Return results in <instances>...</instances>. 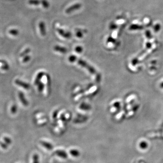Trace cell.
Listing matches in <instances>:
<instances>
[{
    "instance_id": "30",
    "label": "cell",
    "mask_w": 163,
    "mask_h": 163,
    "mask_svg": "<svg viewBox=\"0 0 163 163\" xmlns=\"http://www.w3.org/2000/svg\"><path fill=\"white\" fill-rule=\"evenodd\" d=\"M60 118H61V120H62L63 121H65V120H66V118H65V117L63 114L61 115Z\"/></svg>"
},
{
    "instance_id": "10",
    "label": "cell",
    "mask_w": 163,
    "mask_h": 163,
    "mask_svg": "<svg viewBox=\"0 0 163 163\" xmlns=\"http://www.w3.org/2000/svg\"><path fill=\"white\" fill-rule=\"evenodd\" d=\"M44 74H45L43 72H39V73L38 74L37 76H36V77L35 78V85H38L39 83V82H40V80H41V79L42 78V77H43Z\"/></svg>"
},
{
    "instance_id": "16",
    "label": "cell",
    "mask_w": 163,
    "mask_h": 163,
    "mask_svg": "<svg viewBox=\"0 0 163 163\" xmlns=\"http://www.w3.org/2000/svg\"><path fill=\"white\" fill-rule=\"evenodd\" d=\"M9 34L13 36H17L19 34V31L16 29H11L9 31Z\"/></svg>"
},
{
    "instance_id": "22",
    "label": "cell",
    "mask_w": 163,
    "mask_h": 163,
    "mask_svg": "<svg viewBox=\"0 0 163 163\" xmlns=\"http://www.w3.org/2000/svg\"><path fill=\"white\" fill-rule=\"evenodd\" d=\"M75 51L76 52L78 53H81L83 52V47L81 46H77L75 48Z\"/></svg>"
},
{
    "instance_id": "7",
    "label": "cell",
    "mask_w": 163,
    "mask_h": 163,
    "mask_svg": "<svg viewBox=\"0 0 163 163\" xmlns=\"http://www.w3.org/2000/svg\"><path fill=\"white\" fill-rule=\"evenodd\" d=\"M39 143H40L42 146H43L44 148H45L46 149H47L48 150H52L54 148L52 144H51L49 143V142H48L41 141H40Z\"/></svg>"
},
{
    "instance_id": "19",
    "label": "cell",
    "mask_w": 163,
    "mask_h": 163,
    "mask_svg": "<svg viewBox=\"0 0 163 163\" xmlns=\"http://www.w3.org/2000/svg\"><path fill=\"white\" fill-rule=\"evenodd\" d=\"M31 52V49L30 48H27L25 50H24L23 52L21 53L20 54V56L23 57L26 56L27 54H29Z\"/></svg>"
},
{
    "instance_id": "27",
    "label": "cell",
    "mask_w": 163,
    "mask_h": 163,
    "mask_svg": "<svg viewBox=\"0 0 163 163\" xmlns=\"http://www.w3.org/2000/svg\"><path fill=\"white\" fill-rule=\"evenodd\" d=\"M139 146H140V147L141 148L145 149V148H146L147 147V143L146 142H142V143L140 144V145Z\"/></svg>"
},
{
    "instance_id": "13",
    "label": "cell",
    "mask_w": 163,
    "mask_h": 163,
    "mask_svg": "<svg viewBox=\"0 0 163 163\" xmlns=\"http://www.w3.org/2000/svg\"><path fill=\"white\" fill-rule=\"evenodd\" d=\"M70 154L73 157H78L80 155V152L77 150L74 149V150H70Z\"/></svg>"
},
{
    "instance_id": "6",
    "label": "cell",
    "mask_w": 163,
    "mask_h": 163,
    "mask_svg": "<svg viewBox=\"0 0 163 163\" xmlns=\"http://www.w3.org/2000/svg\"><path fill=\"white\" fill-rule=\"evenodd\" d=\"M54 154L58 156L63 159H67V154L66 152L63 150H57L54 152Z\"/></svg>"
},
{
    "instance_id": "9",
    "label": "cell",
    "mask_w": 163,
    "mask_h": 163,
    "mask_svg": "<svg viewBox=\"0 0 163 163\" xmlns=\"http://www.w3.org/2000/svg\"><path fill=\"white\" fill-rule=\"evenodd\" d=\"M54 50L55 51L59 52L62 54H65L67 52V49L66 48L58 45L54 46Z\"/></svg>"
},
{
    "instance_id": "8",
    "label": "cell",
    "mask_w": 163,
    "mask_h": 163,
    "mask_svg": "<svg viewBox=\"0 0 163 163\" xmlns=\"http://www.w3.org/2000/svg\"><path fill=\"white\" fill-rule=\"evenodd\" d=\"M18 96L20 102L23 105L25 106H27L28 105V102L25 98L24 94L22 92H19L18 94Z\"/></svg>"
},
{
    "instance_id": "3",
    "label": "cell",
    "mask_w": 163,
    "mask_h": 163,
    "mask_svg": "<svg viewBox=\"0 0 163 163\" xmlns=\"http://www.w3.org/2000/svg\"><path fill=\"white\" fill-rule=\"evenodd\" d=\"M57 31L59 33V35L64 38L68 39H70L72 37V34L70 31H66L63 29L59 28L57 29Z\"/></svg>"
},
{
    "instance_id": "11",
    "label": "cell",
    "mask_w": 163,
    "mask_h": 163,
    "mask_svg": "<svg viewBox=\"0 0 163 163\" xmlns=\"http://www.w3.org/2000/svg\"><path fill=\"white\" fill-rule=\"evenodd\" d=\"M28 3L30 5L37 6L41 4V0H28Z\"/></svg>"
},
{
    "instance_id": "12",
    "label": "cell",
    "mask_w": 163,
    "mask_h": 163,
    "mask_svg": "<svg viewBox=\"0 0 163 163\" xmlns=\"http://www.w3.org/2000/svg\"><path fill=\"white\" fill-rule=\"evenodd\" d=\"M1 65H2L1 66L2 69L4 70H7L9 69V65L6 61L1 60Z\"/></svg>"
},
{
    "instance_id": "18",
    "label": "cell",
    "mask_w": 163,
    "mask_h": 163,
    "mask_svg": "<svg viewBox=\"0 0 163 163\" xmlns=\"http://www.w3.org/2000/svg\"><path fill=\"white\" fill-rule=\"evenodd\" d=\"M39 155L36 154L33 155V163H39Z\"/></svg>"
},
{
    "instance_id": "28",
    "label": "cell",
    "mask_w": 163,
    "mask_h": 163,
    "mask_svg": "<svg viewBox=\"0 0 163 163\" xmlns=\"http://www.w3.org/2000/svg\"><path fill=\"white\" fill-rule=\"evenodd\" d=\"M1 145L2 147V148H3V149H7V144H6L5 143H3L2 142H1Z\"/></svg>"
},
{
    "instance_id": "21",
    "label": "cell",
    "mask_w": 163,
    "mask_h": 163,
    "mask_svg": "<svg viewBox=\"0 0 163 163\" xmlns=\"http://www.w3.org/2000/svg\"><path fill=\"white\" fill-rule=\"evenodd\" d=\"M77 57L76 56L74 55H71V56L68 58V60H69L70 62H71V63H73V62H75V61H77Z\"/></svg>"
},
{
    "instance_id": "14",
    "label": "cell",
    "mask_w": 163,
    "mask_h": 163,
    "mask_svg": "<svg viewBox=\"0 0 163 163\" xmlns=\"http://www.w3.org/2000/svg\"><path fill=\"white\" fill-rule=\"evenodd\" d=\"M83 30H82L81 29H77V31H76V36L78 38H82L83 37Z\"/></svg>"
},
{
    "instance_id": "4",
    "label": "cell",
    "mask_w": 163,
    "mask_h": 163,
    "mask_svg": "<svg viewBox=\"0 0 163 163\" xmlns=\"http://www.w3.org/2000/svg\"><path fill=\"white\" fill-rule=\"evenodd\" d=\"M39 28L41 35L42 36H45L46 35V25L45 23L43 21H40L39 23Z\"/></svg>"
},
{
    "instance_id": "17",
    "label": "cell",
    "mask_w": 163,
    "mask_h": 163,
    "mask_svg": "<svg viewBox=\"0 0 163 163\" xmlns=\"http://www.w3.org/2000/svg\"><path fill=\"white\" fill-rule=\"evenodd\" d=\"M89 106H88L86 104L84 103H82L79 106V108L81 109V110H87L89 109Z\"/></svg>"
},
{
    "instance_id": "23",
    "label": "cell",
    "mask_w": 163,
    "mask_h": 163,
    "mask_svg": "<svg viewBox=\"0 0 163 163\" xmlns=\"http://www.w3.org/2000/svg\"><path fill=\"white\" fill-rule=\"evenodd\" d=\"M11 112L12 114H15L17 111V107L15 105H13L11 109Z\"/></svg>"
},
{
    "instance_id": "2",
    "label": "cell",
    "mask_w": 163,
    "mask_h": 163,
    "mask_svg": "<svg viewBox=\"0 0 163 163\" xmlns=\"http://www.w3.org/2000/svg\"><path fill=\"white\" fill-rule=\"evenodd\" d=\"M82 7V4L79 3H77L76 4L72 5L71 6L68 7L67 9L65 10V13L67 14H69L70 13L74 12L75 11H77L81 8Z\"/></svg>"
},
{
    "instance_id": "20",
    "label": "cell",
    "mask_w": 163,
    "mask_h": 163,
    "mask_svg": "<svg viewBox=\"0 0 163 163\" xmlns=\"http://www.w3.org/2000/svg\"><path fill=\"white\" fill-rule=\"evenodd\" d=\"M38 91L39 92H42L43 91V89H44V85L43 83L42 82H39V83L38 84Z\"/></svg>"
},
{
    "instance_id": "24",
    "label": "cell",
    "mask_w": 163,
    "mask_h": 163,
    "mask_svg": "<svg viewBox=\"0 0 163 163\" xmlns=\"http://www.w3.org/2000/svg\"><path fill=\"white\" fill-rule=\"evenodd\" d=\"M31 56L30 55H26L24 57V59L22 60L23 63H26L31 59Z\"/></svg>"
},
{
    "instance_id": "1",
    "label": "cell",
    "mask_w": 163,
    "mask_h": 163,
    "mask_svg": "<svg viewBox=\"0 0 163 163\" xmlns=\"http://www.w3.org/2000/svg\"><path fill=\"white\" fill-rule=\"evenodd\" d=\"M77 61L79 65H80L81 66H82L83 67L87 68V69L88 70L89 72L91 74H94L95 73V70L91 66L88 64L85 61L83 60L82 59H77Z\"/></svg>"
},
{
    "instance_id": "25",
    "label": "cell",
    "mask_w": 163,
    "mask_h": 163,
    "mask_svg": "<svg viewBox=\"0 0 163 163\" xmlns=\"http://www.w3.org/2000/svg\"><path fill=\"white\" fill-rule=\"evenodd\" d=\"M3 139L7 145H9L11 143V140L8 137H4L3 138Z\"/></svg>"
},
{
    "instance_id": "29",
    "label": "cell",
    "mask_w": 163,
    "mask_h": 163,
    "mask_svg": "<svg viewBox=\"0 0 163 163\" xmlns=\"http://www.w3.org/2000/svg\"><path fill=\"white\" fill-rule=\"evenodd\" d=\"M57 115H58V111H54V113H53V118H57Z\"/></svg>"
},
{
    "instance_id": "26",
    "label": "cell",
    "mask_w": 163,
    "mask_h": 163,
    "mask_svg": "<svg viewBox=\"0 0 163 163\" xmlns=\"http://www.w3.org/2000/svg\"><path fill=\"white\" fill-rule=\"evenodd\" d=\"M160 29V24H157L155 25L154 27V31L155 32H157L158 31H159Z\"/></svg>"
},
{
    "instance_id": "15",
    "label": "cell",
    "mask_w": 163,
    "mask_h": 163,
    "mask_svg": "<svg viewBox=\"0 0 163 163\" xmlns=\"http://www.w3.org/2000/svg\"><path fill=\"white\" fill-rule=\"evenodd\" d=\"M41 4L45 9H48L50 6V4L48 0H41Z\"/></svg>"
},
{
    "instance_id": "5",
    "label": "cell",
    "mask_w": 163,
    "mask_h": 163,
    "mask_svg": "<svg viewBox=\"0 0 163 163\" xmlns=\"http://www.w3.org/2000/svg\"><path fill=\"white\" fill-rule=\"evenodd\" d=\"M15 83L16 85L19 86L24 88V89H29L30 88V85L27 83H25L23 81L20 80L19 79H16L15 81Z\"/></svg>"
}]
</instances>
